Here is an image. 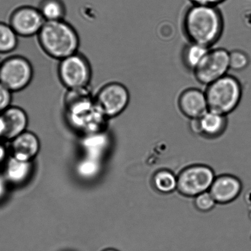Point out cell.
<instances>
[{
    "mask_svg": "<svg viewBox=\"0 0 251 251\" xmlns=\"http://www.w3.org/2000/svg\"><path fill=\"white\" fill-rule=\"evenodd\" d=\"M95 100L108 119L119 116L129 104L130 95L124 84L117 82L107 83L95 95Z\"/></svg>",
    "mask_w": 251,
    "mask_h": 251,
    "instance_id": "obj_8",
    "label": "cell"
},
{
    "mask_svg": "<svg viewBox=\"0 0 251 251\" xmlns=\"http://www.w3.org/2000/svg\"><path fill=\"white\" fill-rule=\"evenodd\" d=\"M216 203H217L209 191L195 197V206L199 211L202 212H208L212 210L215 207Z\"/></svg>",
    "mask_w": 251,
    "mask_h": 251,
    "instance_id": "obj_24",
    "label": "cell"
},
{
    "mask_svg": "<svg viewBox=\"0 0 251 251\" xmlns=\"http://www.w3.org/2000/svg\"><path fill=\"white\" fill-rule=\"evenodd\" d=\"M59 61V80L66 89L90 85L92 70L90 63L85 55L78 51Z\"/></svg>",
    "mask_w": 251,
    "mask_h": 251,
    "instance_id": "obj_5",
    "label": "cell"
},
{
    "mask_svg": "<svg viewBox=\"0 0 251 251\" xmlns=\"http://www.w3.org/2000/svg\"><path fill=\"white\" fill-rule=\"evenodd\" d=\"M7 182L4 176L0 174V201L3 200L6 196L7 191Z\"/></svg>",
    "mask_w": 251,
    "mask_h": 251,
    "instance_id": "obj_27",
    "label": "cell"
},
{
    "mask_svg": "<svg viewBox=\"0 0 251 251\" xmlns=\"http://www.w3.org/2000/svg\"><path fill=\"white\" fill-rule=\"evenodd\" d=\"M229 70V51L223 48H216L210 49L193 73L200 84L207 86L227 75Z\"/></svg>",
    "mask_w": 251,
    "mask_h": 251,
    "instance_id": "obj_9",
    "label": "cell"
},
{
    "mask_svg": "<svg viewBox=\"0 0 251 251\" xmlns=\"http://www.w3.org/2000/svg\"><path fill=\"white\" fill-rule=\"evenodd\" d=\"M11 156L21 161L32 162L40 150V142L34 133L26 130L10 141Z\"/></svg>",
    "mask_w": 251,
    "mask_h": 251,
    "instance_id": "obj_15",
    "label": "cell"
},
{
    "mask_svg": "<svg viewBox=\"0 0 251 251\" xmlns=\"http://www.w3.org/2000/svg\"><path fill=\"white\" fill-rule=\"evenodd\" d=\"M18 46V35L9 24L0 22V53H9Z\"/></svg>",
    "mask_w": 251,
    "mask_h": 251,
    "instance_id": "obj_21",
    "label": "cell"
},
{
    "mask_svg": "<svg viewBox=\"0 0 251 251\" xmlns=\"http://www.w3.org/2000/svg\"><path fill=\"white\" fill-rule=\"evenodd\" d=\"M227 126L226 115L208 110L198 119L191 120L190 127L194 133L208 138L220 137Z\"/></svg>",
    "mask_w": 251,
    "mask_h": 251,
    "instance_id": "obj_13",
    "label": "cell"
},
{
    "mask_svg": "<svg viewBox=\"0 0 251 251\" xmlns=\"http://www.w3.org/2000/svg\"><path fill=\"white\" fill-rule=\"evenodd\" d=\"M194 4L205 5V6H217L225 0H189Z\"/></svg>",
    "mask_w": 251,
    "mask_h": 251,
    "instance_id": "obj_26",
    "label": "cell"
},
{
    "mask_svg": "<svg viewBox=\"0 0 251 251\" xmlns=\"http://www.w3.org/2000/svg\"><path fill=\"white\" fill-rule=\"evenodd\" d=\"M210 48L200 44L189 43L184 48L182 58L184 65L194 72L202 62Z\"/></svg>",
    "mask_w": 251,
    "mask_h": 251,
    "instance_id": "obj_18",
    "label": "cell"
},
{
    "mask_svg": "<svg viewBox=\"0 0 251 251\" xmlns=\"http://www.w3.org/2000/svg\"><path fill=\"white\" fill-rule=\"evenodd\" d=\"M250 64V58L245 51L233 50L229 51L230 70L242 71L246 70Z\"/></svg>",
    "mask_w": 251,
    "mask_h": 251,
    "instance_id": "obj_23",
    "label": "cell"
},
{
    "mask_svg": "<svg viewBox=\"0 0 251 251\" xmlns=\"http://www.w3.org/2000/svg\"><path fill=\"white\" fill-rule=\"evenodd\" d=\"M7 151L6 148L1 141H0V165L4 163L7 161Z\"/></svg>",
    "mask_w": 251,
    "mask_h": 251,
    "instance_id": "obj_28",
    "label": "cell"
},
{
    "mask_svg": "<svg viewBox=\"0 0 251 251\" xmlns=\"http://www.w3.org/2000/svg\"><path fill=\"white\" fill-rule=\"evenodd\" d=\"M77 172L80 176L85 179H91L98 176L101 169V161L85 156L79 162Z\"/></svg>",
    "mask_w": 251,
    "mask_h": 251,
    "instance_id": "obj_22",
    "label": "cell"
},
{
    "mask_svg": "<svg viewBox=\"0 0 251 251\" xmlns=\"http://www.w3.org/2000/svg\"><path fill=\"white\" fill-rule=\"evenodd\" d=\"M102 251H119L117 250L113 249V248H108V249H105L103 250Z\"/></svg>",
    "mask_w": 251,
    "mask_h": 251,
    "instance_id": "obj_29",
    "label": "cell"
},
{
    "mask_svg": "<svg viewBox=\"0 0 251 251\" xmlns=\"http://www.w3.org/2000/svg\"><path fill=\"white\" fill-rule=\"evenodd\" d=\"M152 183L159 193L169 194L177 189L178 179L173 172L168 170H161L154 174Z\"/></svg>",
    "mask_w": 251,
    "mask_h": 251,
    "instance_id": "obj_19",
    "label": "cell"
},
{
    "mask_svg": "<svg viewBox=\"0 0 251 251\" xmlns=\"http://www.w3.org/2000/svg\"><path fill=\"white\" fill-rule=\"evenodd\" d=\"M183 28L189 43L211 48L223 33L222 13L217 6L193 4L184 14Z\"/></svg>",
    "mask_w": 251,
    "mask_h": 251,
    "instance_id": "obj_2",
    "label": "cell"
},
{
    "mask_svg": "<svg viewBox=\"0 0 251 251\" xmlns=\"http://www.w3.org/2000/svg\"><path fill=\"white\" fill-rule=\"evenodd\" d=\"M28 124L27 112L19 106H11L0 114V141H11L26 131Z\"/></svg>",
    "mask_w": 251,
    "mask_h": 251,
    "instance_id": "obj_11",
    "label": "cell"
},
{
    "mask_svg": "<svg viewBox=\"0 0 251 251\" xmlns=\"http://www.w3.org/2000/svg\"><path fill=\"white\" fill-rule=\"evenodd\" d=\"M110 142L107 130L84 135L82 147L85 156L101 161L107 151Z\"/></svg>",
    "mask_w": 251,
    "mask_h": 251,
    "instance_id": "obj_16",
    "label": "cell"
},
{
    "mask_svg": "<svg viewBox=\"0 0 251 251\" xmlns=\"http://www.w3.org/2000/svg\"><path fill=\"white\" fill-rule=\"evenodd\" d=\"M205 93L208 110L227 116L239 105L243 88L237 78L227 75L206 86Z\"/></svg>",
    "mask_w": 251,
    "mask_h": 251,
    "instance_id": "obj_4",
    "label": "cell"
},
{
    "mask_svg": "<svg viewBox=\"0 0 251 251\" xmlns=\"http://www.w3.org/2000/svg\"><path fill=\"white\" fill-rule=\"evenodd\" d=\"M32 169V162L21 161L10 156L5 162L3 176L7 183L19 185L29 178Z\"/></svg>",
    "mask_w": 251,
    "mask_h": 251,
    "instance_id": "obj_17",
    "label": "cell"
},
{
    "mask_svg": "<svg viewBox=\"0 0 251 251\" xmlns=\"http://www.w3.org/2000/svg\"><path fill=\"white\" fill-rule=\"evenodd\" d=\"M45 22L38 9L23 6L12 12L9 24L18 36L28 38L38 35Z\"/></svg>",
    "mask_w": 251,
    "mask_h": 251,
    "instance_id": "obj_10",
    "label": "cell"
},
{
    "mask_svg": "<svg viewBox=\"0 0 251 251\" xmlns=\"http://www.w3.org/2000/svg\"><path fill=\"white\" fill-rule=\"evenodd\" d=\"M12 93L11 91L0 83V114L11 106Z\"/></svg>",
    "mask_w": 251,
    "mask_h": 251,
    "instance_id": "obj_25",
    "label": "cell"
},
{
    "mask_svg": "<svg viewBox=\"0 0 251 251\" xmlns=\"http://www.w3.org/2000/svg\"><path fill=\"white\" fill-rule=\"evenodd\" d=\"M38 9L46 22L62 21L65 17V6L59 0H45Z\"/></svg>",
    "mask_w": 251,
    "mask_h": 251,
    "instance_id": "obj_20",
    "label": "cell"
},
{
    "mask_svg": "<svg viewBox=\"0 0 251 251\" xmlns=\"http://www.w3.org/2000/svg\"><path fill=\"white\" fill-rule=\"evenodd\" d=\"M216 177L215 172L205 165L186 167L177 176L179 193L188 198H195L209 191Z\"/></svg>",
    "mask_w": 251,
    "mask_h": 251,
    "instance_id": "obj_7",
    "label": "cell"
},
{
    "mask_svg": "<svg viewBox=\"0 0 251 251\" xmlns=\"http://www.w3.org/2000/svg\"><path fill=\"white\" fill-rule=\"evenodd\" d=\"M90 85L67 90L64 97L66 122L84 135L107 130L109 120L98 106Z\"/></svg>",
    "mask_w": 251,
    "mask_h": 251,
    "instance_id": "obj_1",
    "label": "cell"
},
{
    "mask_svg": "<svg viewBox=\"0 0 251 251\" xmlns=\"http://www.w3.org/2000/svg\"><path fill=\"white\" fill-rule=\"evenodd\" d=\"M33 75L30 61L23 56H10L0 64V83L12 93L26 89Z\"/></svg>",
    "mask_w": 251,
    "mask_h": 251,
    "instance_id": "obj_6",
    "label": "cell"
},
{
    "mask_svg": "<svg viewBox=\"0 0 251 251\" xmlns=\"http://www.w3.org/2000/svg\"><path fill=\"white\" fill-rule=\"evenodd\" d=\"M178 102L182 114L191 120L198 119L208 110L205 93L198 88L184 90L179 95Z\"/></svg>",
    "mask_w": 251,
    "mask_h": 251,
    "instance_id": "obj_12",
    "label": "cell"
},
{
    "mask_svg": "<svg viewBox=\"0 0 251 251\" xmlns=\"http://www.w3.org/2000/svg\"><path fill=\"white\" fill-rule=\"evenodd\" d=\"M242 190V182L237 177L223 175L216 177L209 192L216 203L226 204L235 200Z\"/></svg>",
    "mask_w": 251,
    "mask_h": 251,
    "instance_id": "obj_14",
    "label": "cell"
},
{
    "mask_svg": "<svg viewBox=\"0 0 251 251\" xmlns=\"http://www.w3.org/2000/svg\"><path fill=\"white\" fill-rule=\"evenodd\" d=\"M37 36L44 53L59 61L78 52L80 48L77 31L65 20L46 22Z\"/></svg>",
    "mask_w": 251,
    "mask_h": 251,
    "instance_id": "obj_3",
    "label": "cell"
}]
</instances>
